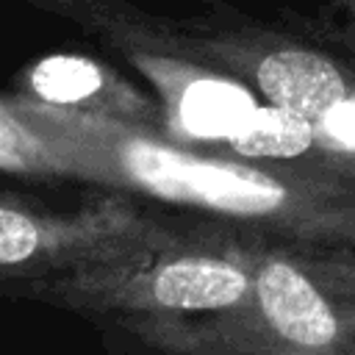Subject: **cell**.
<instances>
[{"instance_id": "cell-1", "label": "cell", "mask_w": 355, "mask_h": 355, "mask_svg": "<svg viewBox=\"0 0 355 355\" xmlns=\"http://www.w3.org/2000/svg\"><path fill=\"white\" fill-rule=\"evenodd\" d=\"M166 227L125 200H97L72 214L0 202V286H36L166 247Z\"/></svg>"}, {"instance_id": "cell-2", "label": "cell", "mask_w": 355, "mask_h": 355, "mask_svg": "<svg viewBox=\"0 0 355 355\" xmlns=\"http://www.w3.org/2000/svg\"><path fill=\"white\" fill-rule=\"evenodd\" d=\"M64 302L89 311L194 313L222 311L241 302L250 277L233 261L200 252H166V247L47 280Z\"/></svg>"}, {"instance_id": "cell-3", "label": "cell", "mask_w": 355, "mask_h": 355, "mask_svg": "<svg viewBox=\"0 0 355 355\" xmlns=\"http://www.w3.org/2000/svg\"><path fill=\"white\" fill-rule=\"evenodd\" d=\"M130 61L158 89L164 108L169 111V128L183 136L230 139L255 111L250 92L239 83L194 72L147 47H133Z\"/></svg>"}, {"instance_id": "cell-4", "label": "cell", "mask_w": 355, "mask_h": 355, "mask_svg": "<svg viewBox=\"0 0 355 355\" xmlns=\"http://www.w3.org/2000/svg\"><path fill=\"white\" fill-rule=\"evenodd\" d=\"M25 94L44 105L166 130V122L144 94L128 86L116 72L83 55H47L36 61L25 75Z\"/></svg>"}, {"instance_id": "cell-5", "label": "cell", "mask_w": 355, "mask_h": 355, "mask_svg": "<svg viewBox=\"0 0 355 355\" xmlns=\"http://www.w3.org/2000/svg\"><path fill=\"white\" fill-rule=\"evenodd\" d=\"M0 169L31 178L108 183L105 166L83 144L31 122L14 100H0Z\"/></svg>"}, {"instance_id": "cell-6", "label": "cell", "mask_w": 355, "mask_h": 355, "mask_svg": "<svg viewBox=\"0 0 355 355\" xmlns=\"http://www.w3.org/2000/svg\"><path fill=\"white\" fill-rule=\"evenodd\" d=\"M255 297L275 333L300 347H324L336 336V316L322 294L286 261L266 263L255 277Z\"/></svg>"}, {"instance_id": "cell-7", "label": "cell", "mask_w": 355, "mask_h": 355, "mask_svg": "<svg viewBox=\"0 0 355 355\" xmlns=\"http://www.w3.org/2000/svg\"><path fill=\"white\" fill-rule=\"evenodd\" d=\"M261 92L283 108H291L322 125L327 111L344 97V80L330 61L308 50L269 53L255 69Z\"/></svg>"}, {"instance_id": "cell-8", "label": "cell", "mask_w": 355, "mask_h": 355, "mask_svg": "<svg viewBox=\"0 0 355 355\" xmlns=\"http://www.w3.org/2000/svg\"><path fill=\"white\" fill-rule=\"evenodd\" d=\"M316 125L302 114L283 105H263L247 116V122L227 139L239 155L247 158H294L313 141Z\"/></svg>"}, {"instance_id": "cell-9", "label": "cell", "mask_w": 355, "mask_h": 355, "mask_svg": "<svg viewBox=\"0 0 355 355\" xmlns=\"http://www.w3.org/2000/svg\"><path fill=\"white\" fill-rule=\"evenodd\" d=\"M17 3H31L42 11H53L61 17H72L75 22L86 28H97L116 42H153L155 28L147 25V19H139L136 8L119 3V0H17Z\"/></svg>"}, {"instance_id": "cell-10", "label": "cell", "mask_w": 355, "mask_h": 355, "mask_svg": "<svg viewBox=\"0 0 355 355\" xmlns=\"http://www.w3.org/2000/svg\"><path fill=\"white\" fill-rule=\"evenodd\" d=\"M322 128L341 144L347 147H355V100L349 97H341L324 116Z\"/></svg>"}]
</instances>
